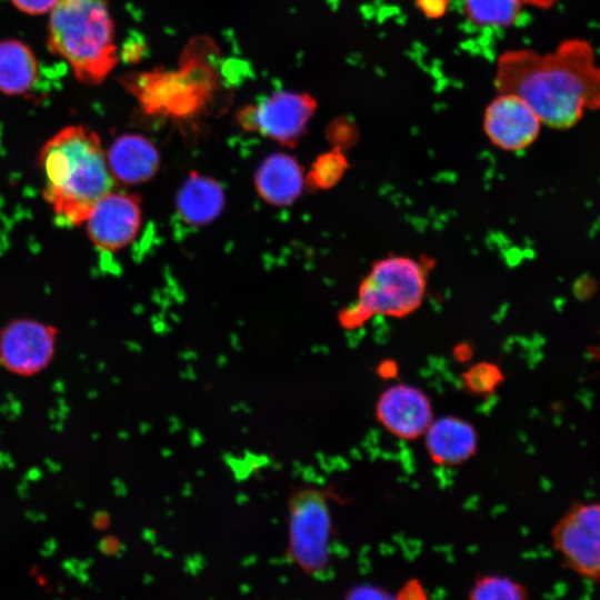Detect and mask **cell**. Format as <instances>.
Listing matches in <instances>:
<instances>
[{
	"label": "cell",
	"mask_w": 600,
	"mask_h": 600,
	"mask_svg": "<svg viewBox=\"0 0 600 600\" xmlns=\"http://www.w3.org/2000/svg\"><path fill=\"white\" fill-rule=\"evenodd\" d=\"M494 86L499 93L523 99L541 123L570 129L584 110L600 109V67L592 46L583 39H567L552 52L531 49L503 52L497 61Z\"/></svg>",
	"instance_id": "cell-1"
},
{
	"label": "cell",
	"mask_w": 600,
	"mask_h": 600,
	"mask_svg": "<svg viewBox=\"0 0 600 600\" xmlns=\"http://www.w3.org/2000/svg\"><path fill=\"white\" fill-rule=\"evenodd\" d=\"M42 196L60 224L84 223L94 204L113 190L114 179L101 140L83 124H70L41 148Z\"/></svg>",
	"instance_id": "cell-2"
},
{
	"label": "cell",
	"mask_w": 600,
	"mask_h": 600,
	"mask_svg": "<svg viewBox=\"0 0 600 600\" xmlns=\"http://www.w3.org/2000/svg\"><path fill=\"white\" fill-rule=\"evenodd\" d=\"M48 47L78 81L101 83L119 60L108 0H58L50 11Z\"/></svg>",
	"instance_id": "cell-3"
},
{
	"label": "cell",
	"mask_w": 600,
	"mask_h": 600,
	"mask_svg": "<svg viewBox=\"0 0 600 600\" xmlns=\"http://www.w3.org/2000/svg\"><path fill=\"white\" fill-rule=\"evenodd\" d=\"M208 40H192L179 70L154 69L122 77L121 83L151 116L189 119L203 111L218 87L216 69L207 59Z\"/></svg>",
	"instance_id": "cell-4"
},
{
	"label": "cell",
	"mask_w": 600,
	"mask_h": 600,
	"mask_svg": "<svg viewBox=\"0 0 600 600\" xmlns=\"http://www.w3.org/2000/svg\"><path fill=\"white\" fill-rule=\"evenodd\" d=\"M427 274L428 266L410 257L376 261L359 287L357 301L339 313L340 324L354 329L372 316H408L423 300Z\"/></svg>",
	"instance_id": "cell-5"
},
{
	"label": "cell",
	"mask_w": 600,
	"mask_h": 600,
	"mask_svg": "<svg viewBox=\"0 0 600 600\" xmlns=\"http://www.w3.org/2000/svg\"><path fill=\"white\" fill-rule=\"evenodd\" d=\"M331 533L328 491L294 487L288 499L287 557L304 573L320 577L328 570Z\"/></svg>",
	"instance_id": "cell-6"
},
{
	"label": "cell",
	"mask_w": 600,
	"mask_h": 600,
	"mask_svg": "<svg viewBox=\"0 0 600 600\" xmlns=\"http://www.w3.org/2000/svg\"><path fill=\"white\" fill-rule=\"evenodd\" d=\"M550 533L563 568L584 580L600 581V499L573 501Z\"/></svg>",
	"instance_id": "cell-7"
},
{
	"label": "cell",
	"mask_w": 600,
	"mask_h": 600,
	"mask_svg": "<svg viewBox=\"0 0 600 600\" xmlns=\"http://www.w3.org/2000/svg\"><path fill=\"white\" fill-rule=\"evenodd\" d=\"M317 107V100L309 93L280 91L260 103L243 107L237 120L247 131L293 147L307 130Z\"/></svg>",
	"instance_id": "cell-8"
},
{
	"label": "cell",
	"mask_w": 600,
	"mask_h": 600,
	"mask_svg": "<svg viewBox=\"0 0 600 600\" xmlns=\"http://www.w3.org/2000/svg\"><path fill=\"white\" fill-rule=\"evenodd\" d=\"M57 339L54 326L34 319L12 320L0 330V364L14 376H36L52 362Z\"/></svg>",
	"instance_id": "cell-9"
},
{
	"label": "cell",
	"mask_w": 600,
	"mask_h": 600,
	"mask_svg": "<svg viewBox=\"0 0 600 600\" xmlns=\"http://www.w3.org/2000/svg\"><path fill=\"white\" fill-rule=\"evenodd\" d=\"M138 197L111 190L92 208L86 219L90 241L102 251H118L130 244L141 226Z\"/></svg>",
	"instance_id": "cell-10"
},
{
	"label": "cell",
	"mask_w": 600,
	"mask_h": 600,
	"mask_svg": "<svg viewBox=\"0 0 600 600\" xmlns=\"http://www.w3.org/2000/svg\"><path fill=\"white\" fill-rule=\"evenodd\" d=\"M541 121L533 109L513 93H499L486 108L483 130L496 147L523 150L539 136Z\"/></svg>",
	"instance_id": "cell-11"
},
{
	"label": "cell",
	"mask_w": 600,
	"mask_h": 600,
	"mask_svg": "<svg viewBox=\"0 0 600 600\" xmlns=\"http://www.w3.org/2000/svg\"><path fill=\"white\" fill-rule=\"evenodd\" d=\"M378 421L393 436L413 440L424 434L433 420L430 399L420 389L398 383L387 388L376 403Z\"/></svg>",
	"instance_id": "cell-12"
},
{
	"label": "cell",
	"mask_w": 600,
	"mask_h": 600,
	"mask_svg": "<svg viewBox=\"0 0 600 600\" xmlns=\"http://www.w3.org/2000/svg\"><path fill=\"white\" fill-rule=\"evenodd\" d=\"M423 436L428 454L440 466L463 463L474 456L478 448L474 427L454 416L433 419Z\"/></svg>",
	"instance_id": "cell-13"
},
{
	"label": "cell",
	"mask_w": 600,
	"mask_h": 600,
	"mask_svg": "<svg viewBox=\"0 0 600 600\" xmlns=\"http://www.w3.org/2000/svg\"><path fill=\"white\" fill-rule=\"evenodd\" d=\"M107 161L116 181L137 184L148 181L158 171L160 157L144 136L124 133L110 144Z\"/></svg>",
	"instance_id": "cell-14"
},
{
	"label": "cell",
	"mask_w": 600,
	"mask_h": 600,
	"mask_svg": "<svg viewBox=\"0 0 600 600\" xmlns=\"http://www.w3.org/2000/svg\"><path fill=\"white\" fill-rule=\"evenodd\" d=\"M259 194L276 206H286L301 193L303 173L298 161L284 153L268 157L256 173Z\"/></svg>",
	"instance_id": "cell-15"
},
{
	"label": "cell",
	"mask_w": 600,
	"mask_h": 600,
	"mask_svg": "<svg viewBox=\"0 0 600 600\" xmlns=\"http://www.w3.org/2000/svg\"><path fill=\"white\" fill-rule=\"evenodd\" d=\"M177 204L187 223L202 226L221 212L223 191L212 179L191 173L178 193Z\"/></svg>",
	"instance_id": "cell-16"
},
{
	"label": "cell",
	"mask_w": 600,
	"mask_h": 600,
	"mask_svg": "<svg viewBox=\"0 0 600 600\" xmlns=\"http://www.w3.org/2000/svg\"><path fill=\"white\" fill-rule=\"evenodd\" d=\"M39 72L37 57L20 40L0 41V92L22 94L36 83Z\"/></svg>",
	"instance_id": "cell-17"
},
{
	"label": "cell",
	"mask_w": 600,
	"mask_h": 600,
	"mask_svg": "<svg viewBox=\"0 0 600 600\" xmlns=\"http://www.w3.org/2000/svg\"><path fill=\"white\" fill-rule=\"evenodd\" d=\"M466 16L478 26L509 27L519 19L520 0H462Z\"/></svg>",
	"instance_id": "cell-18"
},
{
	"label": "cell",
	"mask_w": 600,
	"mask_h": 600,
	"mask_svg": "<svg viewBox=\"0 0 600 600\" xmlns=\"http://www.w3.org/2000/svg\"><path fill=\"white\" fill-rule=\"evenodd\" d=\"M527 588L509 577L488 574L479 577L469 591L471 600H522Z\"/></svg>",
	"instance_id": "cell-19"
},
{
	"label": "cell",
	"mask_w": 600,
	"mask_h": 600,
	"mask_svg": "<svg viewBox=\"0 0 600 600\" xmlns=\"http://www.w3.org/2000/svg\"><path fill=\"white\" fill-rule=\"evenodd\" d=\"M348 168V160L339 147L320 154L313 162L308 176L309 182L321 189L333 187Z\"/></svg>",
	"instance_id": "cell-20"
},
{
	"label": "cell",
	"mask_w": 600,
	"mask_h": 600,
	"mask_svg": "<svg viewBox=\"0 0 600 600\" xmlns=\"http://www.w3.org/2000/svg\"><path fill=\"white\" fill-rule=\"evenodd\" d=\"M504 376L501 369L488 361L472 364L462 373L464 388L476 396H489L502 383Z\"/></svg>",
	"instance_id": "cell-21"
},
{
	"label": "cell",
	"mask_w": 600,
	"mask_h": 600,
	"mask_svg": "<svg viewBox=\"0 0 600 600\" xmlns=\"http://www.w3.org/2000/svg\"><path fill=\"white\" fill-rule=\"evenodd\" d=\"M20 11L28 14H43L50 12L58 0H10Z\"/></svg>",
	"instance_id": "cell-22"
},
{
	"label": "cell",
	"mask_w": 600,
	"mask_h": 600,
	"mask_svg": "<svg viewBox=\"0 0 600 600\" xmlns=\"http://www.w3.org/2000/svg\"><path fill=\"white\" fill-rule=\"evenodd\" d=\"M450 0H416L419 11L429 19L443 17L449 8Z\"/></svg>",
	"instance_id": "cell-23"
},
{
	"label": "cell",
	"mask_w": 600,
	"mask_h": 600,
	"mask_svg": "<svg viewBox=\"0 0 600 600\" xmlns=\"http://www.w3.org/2000/svg\"><path fill=\"white\" fill-rule=\"evenodd\" d=\"M394 598L376 586H357L346 593V599H390Z\"/></svg>",
	"instance_id": "cell-24"
},
{
	"label": "cell",
	"mask_w": 600,
	"mask_h": 600,
	"mask_svg": "<svg viewBox=\"0 0 600 600\" xmlns=\"http://www.w3.org/2000/svg\"><path fill=\"white\" fill-rule=\"evenodd\" d=\"M397 599H426L427 593L420 581L416 579L409 580L394 597Z\"/></svg>",
	"instance_id": "cell-25"
},
{
	"label": "cell",
	"mask_w": 600,
	"mask_h": 600,
	"mask_svg": "<svg viewBox=\"0 0 600 600\" xmlns=\"http://www.w3.org/2000/svg\"><path fill=\"white\" fill-rule=\"evenodd\" d=\"M377 373L382 379H391L398 374V364L393 360H383L377 367Z\"/></svg>",
	"instance_id": "cell-26"
},
{
	"label": "cell",
	"mask_w": 600,
	"mask_h": 600,
	"mask_svg": "<svg viewBox=\"0 0 600 600\" xmlns=\"http://www.w3.org/2000/svg\"><path fill=\"white\" fill-rule=\"evenodd\" d=\"M101 551L106 554H114L120 549V542L114 537H106L100 544Z\"/></svg>",
	"instance_id": "cell-27"
},
{
	"label": "cell",
	"mask_w": 600,
	"mask_h": 600,
	"mask_svg": "<svg viewBox=\"0 0 600 600\" xmlns=\"http://www.w3.org/2000/svg\"><path fill=\"white\" fill-rule=\"evenodd\" d=\"M453 356L456 358V360L458 361H467L471 358L472 356V349L469 344L467 343H460L458 344L454 350H453Z\"/></svg>",
	"instance_id": "cell-28"
},
{
	"label": "cell",
	"mask_w": 600,
	"mask_h": 600,
	"mask_svg": "<svg viewBox=\"0 0 600 600\" xmlns=\"http://www.w3.org/2000/svg\"><path fill=\"white\" fill-rule=\"evenodd\" d=\"M110 522V518L104 512H98L96 517L93 518L94 527L99 530H102L103 528L108 527Z\"/></svg>",
	"instance_id": "cell-29"
},
{
	"label": "cell",
	"mask_w": 600,
	"mask_h": 600,
	"mask_svg": "<svg viewBox=\"0 0 600 600\" xmlns=\"http://www.w3.org/2000/svg\"><path fill=\"white\" fill-rule=\"evenodd\" d=\"M524 4H530L541 9H548L552 7L557 0H520Z\"/></svg>",
	"instance_id": "cell-30"
}]
</instances>
